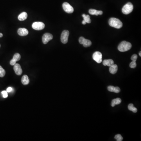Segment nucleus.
I'll return each mask as SVG.
<instances>
[{"label":"nucleus","mask_w":141,"mask_h":141,"mask_svg":"<svg viewBox=\"0 0 141 141\" xmlns=\"http://www.w3.org/2000/svg\"><path fill=\"white\" fill-rule=\"evenodd\" d=\"M89 13L92 15H102L103 14V12L102 11H98L94 9H90L89 11Z\"/></svg>","instance_id":"13"},{"label":"nucleus","mask_w":141,"mask_h":141,"mask_svg":"<svg viewBox=\"0 0 141 141\" xmlns=\"http://www.w3.org/2000/svg\"><path fill=\"white\" fill-rule=\"evenodd\" d=\"M132 47V44L130 42L123 41L121 42L118 46V50L120 52H125L130 50Z\"/></svg>","instance_id":"1"},{"label":"nucleus","mask_w":141,"mask_h":141,"mask_svg":"<svg viewBox=\"0 0 141 141\" xmlns=\"http://www.w3.org/2000/svg\"><path fill=\"white\" fill-rule=\"evenodd\" d=\"M109 24L110 26L116 29L121 28L123 26L122 22L119 19L115 18H110L109 20Z\"/></svg>","instance_id":"2"},{"label":"nucleus","mask_w":141,"mask_h":141,"mask_svg":"<svg viewBox=\"0 0 141 141\" xmlns=\"http://www.w3.org/2000/svg\"><path fill=\"white\" fill-rule=\"evenodd\" d=\"M6 74V71L2 68V67L0 66V77H3Z\"/></svg>","instance_id":"22"},{"label":"nucleus","mask_w":141,"mask_h":141,"mask_svg":"<svg viewBox=\"0 0 141 141\" xmlns=\"http://www.w3.org/2000/svg\"><path fill=\"white\" fill-rule=\"evenodd\" d=\"M129 66L131 68H135L136 66V62L135 61H132L129 64Z\"/></svg>","instance_id":"24"},{"label":"nucleus","mask_w":141,"mask_h":141,"mask_svg":"<svg viewBox=\"0 0 141 141\" xmlns=\"http://www.w3.org/2000/svg\"><path fill=\"white\" fill-rule=\"evenodd\" d=\"M108 91H109L114 92V93H119L120 91V89L118 87H114L113 86H109L107 88Z\"/></svg>","instance_id":"12"},{"label":"nucleus","mask_w":141,"mask_h":141,"mask_svg":"<svg viewBox=\"0 0 141 141\" xmlns=\"http://www.w3.org/2000/svg\"><path fill=\"white\" fill-rule=\"evenodd\" d=\"M93 58L97 63H100L102 60V55L100 52H96L93 54Z\"/></svg>","instance_id":"6"},{"label":"nucleus","mask_w":141,"mask_h":141,"mask_svg":"<svg viewBox=\"0 0 141 141\" xmlns=\"http://www.w3.org/2000/svg\"><path fill=\"white\" fill-rule=\"evenodd\" d=\"M118 69V66H117V65L115 64L112 65V66H110L109 68L110 73L112 74H115L117 72Z\"/></svg>","instance_id":"14"},{"label":"nucleus","mask_w":141,"mask_h":141,"mask_svg":"<svg viewBox=\"0 0 141 141\" xmlns=\"http://www.w3.org/2000/svg\"><path fill=\"white\" fill-rule=\"evenodd\" d=\"M141 52L139 53V55L140 56H141Z\"/></svg>","instance_id":"31"},{"label":"nucleus","mask_w":141,"mask_h":141,"mask_svg":"<svg viewBox=\"0 0 141 141\" xmlns=\"http://www.w3.org/2000/svg\"><path fill=\"white\" fill-rule=\"evenodd\" d=\"M121 102H122V100L120 98L115 99L112 100L111 104V106L112 107H114L116 105L120 104L121 103Z\"/></svg>","instance_id":"18"},{"label":"nucleus","mask_w":141,"mask_h":141,"mask_svg":"<svg viewBox=\"0 0 141 141\" xmlns=\"http://www.w3.org/2000/svg\"><path fill=\"white\" fill-rule=\"evenodd\" d=\"M82 24H84V25H85V24H86V22L83 20L82 22Z\"/></svg>","instance_id":"29"},{"label":"nucleus","mask_w":141,"mask_h":141,"mask_svg":"<svg viewBox=\"0 0 141 141\" xmlns=\"http://www.w3.org/2000/svg\"><path fill=\"white\" fill-rule=\"evenodd\" d=\"M15 73L17 75H20L22 73V69L21 68L20 65L18 63H16L14 66L13 68Z\"/></svg>","instance_id":"10"},{"label":"nucleus","mask_w":141,"mask_h":141,"mask_svg":"<svg viewBox=\"0 0 141 141\" xmlns=\"http://www.w3.org/2000/svg\"><path fill=\"white\" fill-rule=\"evenodd\" d=\"M27 13H26V12H23L18 15V18L20 21H24L27 19Z\"/></svg>","instance_id":"15"},{"label":"nucleus","mask_w":141,"mask_h":141,"mask_svg":"<svg viewBox=\"0 0 141 141\" xmlns=\"http://www.w3.org/2000/svg\"><path fill=\"white\" fill-rule=\"evenodd\" d=\"M2 96L4 98H6L8 97V94L7 91H3L2 92Z\"/></svg>","instance_id":"26"},{"label":"nucleus","mask_w":141,"mask_h":141,"mask_svg":"<svg viewBox=\"0 0 141 141\" xmlns=\"http://www.w3.org/2000/svg\"><path fill=\"white\" fill-rule=\"evenodd\" d=\"M20 58H21V56H20V54H19V53H15V54H14L13 58L12 59L17 62L19 61L20 59Z\"/></svg>","instance_id":"21"},{"label":"nucleus","mask_w":141,"mask_h":141,"mask_svg":"<svg viewBox=\"0 0 141 141\" xmlns=\"http://www.w3.org/2000/svg\"><path fill=\"white\" fill-rule=\"evenodd\" d=\"M16 63V62L15 61H14V60L13 59H12L10 61V64L11 65V66H14Z\"/></svg>","instance_id":"27"},{"label":"nucleus","mask_w":141,"mask_h":141,"mask_svg":"<svg viewBox=\"0 0 141 141\" xmlns=\"http://www.w3.org/2000/svg\"><path fill=\"white\" fill-rule=\"evenodd\" d=\"M138 58V56L137 54H134L131 56V59L132 61L136 62Z\"/></svg>","instance_id":"25"},{"label":"nucleus","mask_w":141,"mask_h":141,"mask_svg":"<svg viewBox=\"0 0 141 141\" xmlns=\"http://www.w3.org/2000/svg\"><path fill=\"white\" fill-rule=\"evenodd\" d=\"M3 36V34L2 33H0V38L2 37Z\"/></svg>","instance_id":"30"},{"label":"nucleus","mask_w":141,"mask_h":141,"mask_svg":"<svg viewBox=\"0 0 141 141\" xmlns=\"http://www.w3.org/2000/svg\"><path fill=\"white\" fill-rule=\"evenodd\" d=\"M21 82H22V83L24 85H27L28 84L29 82V80L28 78V76L26 75H24L22 78Z\"/></svg>","instance_id":"16"},{"label":"nucleus","mask_w":141,"mask_h":141,"mask_svg":"<svg viewBox=\"0 0 141 141\" xmlns=\"http://www.w3.org/2000/svg\"><path fill=\"white\" fill-rule=\"evenodd\" d=\"M82 17L84 18V20L86 23H90L91 22V19L89 15H86L85 14H83Z\"/></svg>","instance_id":"19"},{"label":"nucleus","mask_w":141,"mask_h":141,"mask_svg":"<svg viewBox=\"0 0 141 141\" xmlns=\"http://www.w3.org/2000/svg\"><path fill=\"white\" fill-rule=\"evenodd\" d=\"M18 34L21 36H25L28 34L29 32L27 29L24 28H20L18 30Z\"/></svg>","instance_id":"11"},{"label":"nucleus","mask_w":141,"mask_h":141,"mask_svg":"<svg viewBox=\"0 0 141 141\" xmlns=\"http://www.w3.org/2000/svg\"><path fill=\"white\" fill-rule=\"evenodd\" d=\"M103 64L104 66L110 67L114 64V62L112 59L105 60L103 61Z\"/></svg>","instance_id":"17"},{"label":"nucleus","mask_w":141,"mask_h":141,"mask_svg":"<svg viewBox=\"0 0 141 141\" xmlns=\"http://www.w3.org/2000/svg\"><path fill=\"white\" fill-rule=\"evenodd\" d=\"M79 42L84 47H89L91 45V42L89 40L86 39L83 37H80L79 39Z\"/></svg>","instance_id":"8"},{"label":"nucleus","mask_w":141,"mask_h":141,"mask_svg":"<svg viewBox=\"0 0 141 141\" xmlns=\"http://www.w3.org/2000/svg\"><path fill=\"white\" fill-rule=\"evenodd\" d=\"M63 8L65 11L68 13H73L74 11L73 7L68 2H64L63 4Z\"/></svg>","instance_id":"7"},{"label":"nucleus","mask_w":141,"mask_h":141,"mask_svg":"<svg viewBox=\"0 0 141 141\" xmlns=\"http://www.w3.org/2000/svg\"><path fill=\"white\" fill-rule=\"evenodd\" d=\"M115 138L116 139V140L117 141H122L123 140V137L120 134H118L116 135L115 137Z\"/></svg>","instance_id":"23"},{"label":"nucleus","mask_w":141,"mask_h":141,"mask_svg":"<svg viewBox=\"0 0 141 141\" xmlns=\"http://www.w3.org/2000/svg\"><path fill=\"white\" fill-rule=\"evenodd\" d=\"M32 27L33 29L36 30H41L45 27V24L44 23L40 22H37L33 23Z\"/></svg>","instance_id":"5"},{"label":"nucleus","mask_w":141,"mask_h":141,"mask_svg":"<svg viewBox=\"0 0 141 141\" xmlns=\"http://www.w3.org/2000/svg\"><path fill=\"white\" fill-rule=\"evenodd\" d=\"M12 90V88L11 87H9V88H8L6 90V91H7L8 93H9L10 92H11Z\"/></svg>","instance_id":"28"},{"label":"nucleus","mask_w":141,"mask_h":141,"mask_svg":"<svg viewBox=\"0 0 141 141\" xmlns=\"http://www.w3.org/2000/svg\"><path fill=\"white\" fill-rule=\"evenodd\" d=\"M70 32L68 30H64L63 31L61 35V41L62 43L66 44L68 40V37Z\"/></svg>","instance_id":"4"},{"label":"nucleus","mask_w":141,"mask_h":141,"mask_svg":"<svg viewBox=\"0 0 141 141\" xmlns=\"http://www.w3.org/2000/svg\"><path fill=\"white\" fill-rule=\"evenodd\" d=\"M0 46H1V45H0Z\"/></svg>","instance_id":"32"},{"label":"nucleus","mask_w":141,"mask_h":141,"mask_svg":"<svg viewBox=\"0 0 141 141\" xmlns=\"http://www.w3.org/2000/svg\"><path fill=\"white\" fill-rule=\"evenodd\" d=\"M133 5L131 2H128L123 6L122 12L125 15H127L131 13L133 10Z\"/></svg>","instance_id":"3"},{"label":"nucleus","mask_w":141,"mask_h":141,"mask_svg":"<svg viewBox=\"0 0 141 141\" xmlns=\"http://www.w3.org/2000/svg\"><path fill=\"white\" fill-rule=\"evenodd\" d=\"M128 108L129 110L131 111H132L133 113H136L137 112V108L134 107L133 104H130L128 105Z\"/></svg>","instance_id":"20"},{"label":"nucleus","mask_w":141,"mask_h":141,"mask_svg":"<svg viewBox=\"0 0 141 141\" xmlns=\"http://www.w3.org/2000/svg\"><path fill=\"white\" fill-rule=\"evenodd\" d=\"M53 38L52 35L49 33H45L42 36V42L44 44H47L50 40H52Z\"/></svg>","instance_id":"9"}]
</instances>
